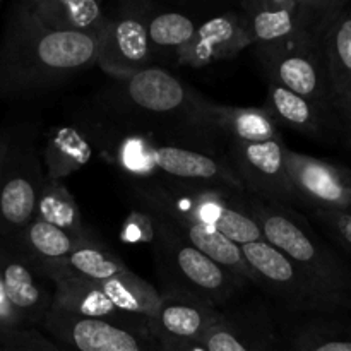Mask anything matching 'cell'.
<instances>
[{"label":"cell","mask_w":351,"mask_h":351,"mask_svg":"<svg viewBox=\"0 0 351 351\" xmlns=\"http://www.w3.org/2000/svg\"><path fill=\"white\" fill-rule=\"evenodd\" d=\"M206 96L167 69L112 75L95 99L93 119L149 134L202 153L226 156V143L204 108Z\"/></svg>","instance_id":"1"},{"label":"cell","mask_w":351,"mask_h":351,"mask_svg":"<svg viewBox=\"0 0 351 351\" xmlns=\"http://www.w3.org/2000/svg\"><path fill=\"white\" fill-rule=\"evenodd\" d=\"M99 33H57L12 10L0 41V98L41 95L98 62Z\"/></svg>","instance_id":"2"},{"label":"cell","mask_w":351,"mask_h":351,"mask_svg":"<svg viewBox=\"0 0 351 351\" xmlns=\"http://www.w3.org/2000/svg\"><path fill=\"white\" fill-rule=\"evenodd\" d=\"M82 125L91 134L99 156L125 180L195 182L247 192L228 156L202 153L149 134L117 129L93 117Z\"/></svg>","instance_id":"3"},{"label":"cell","mask_w":351,"mask_h":351,"mask_svg":"<svg viewBox=\"0 0 351 351\" xmlns=\"http://www.w3.org/2000/svg\"><path fill=\"white\" fill-rule=\"evenodd\" d=\"M127 194L139 209L209 226L237 245L264 240L249 209L247 192L195 182L127 180Z\"/></svg>","instance_id":"4"},{"label":"cell","mask_w":351,"mask_h":351,"mask_svg":"<svg viewBox=\"0 0 351 351\" xmlns=\"http://www.w3.org/2000/svg\"><path fill=\"white\" fill-rule=\"evenodd\" d=\"M247 202L267 243L351 305V266L315 232L304 213L249 192Z\"/></svg>","instance_id":"5"},{"label":"cell","mask_w":351,"mask_h":351,"mask_svg":"<svg viewBox=\"0 0 351 351\" xmlns=\"http://www.w3.org/2000/svg\"><path fill=\"white\" fill-rule=\"evenodd\" d=\"M144 213L153 228L154 264L163 288L194 295L218 308L232 305L249 288L237 274L180 239L163 216Z\"/></svg>","instance_id":"6"},{"label":"cell","mask_w":351,"mask_h":351,"mask_svg":"<svg viewBox=\"0 0 351 351\" xmlns=\"http://www.w3.org/2000/svg\"><path fill=\"white\" fill-rule=\"evenodd\" d=\"M259 288L287 315L351 314V305L319 283L266 240L240 245Z\"/></svg>","instance_id":"7"},{"label":"cell","mask_w":351,"mask_h":351,"mask_svg":"<svg viewBox=\"0 0 351 351\" xmlns=\"http://www.w3.org/2000/svg\"><path fill=\"white\" fill-rule=\"evenodd\" d=\"M254 51L267 81L304 96L338 119L322 33L305 31L288 41L254 47Z\"/></svg>","instance_id":"8"},{"label":"cell","mask_w":351,"mask_h":351,"mask_svg":"<svg viewBox=\"0 0 351 351\" xmlns=\"http://www.w3.org/2000/svg\"><path fill=\"white\" fill-rule=\"evenodd\" d=\"M45 180L41 149L33 134L10 132L0 170V239H14L33 221Z\"/></svg>","instance_id":"9"},{"label":"cell","mask_w":351,"mask_h":351,"mask_svg":"<svg viewBox=\"0 0 351 351\" xmlns=\"http://www.w3.org/2000/svg\"><path fill=\"white\" fill-rule=\"evenodd\" d=\"M350 5L346 0H249L240 5L254 47L288 41L305 31L324 33Z\"/></svg>","instance_id":"10"},{"label":"cell","mask_w":351,"mask_h":351,"mask_svg":"<svg viewBox=\"0 0 351 351\" xmlns=\"http://www.w3.org/2000/svg\"><path fill=\"white\" fill-rule=\"evenodd\" d=\"M226 156L247 192L267 202L302 209L288 170V146L281 139L266 143H228Z\"/></svg>","instance_id":"11"},{"label":"cell","mask_w":351,"mask_h":351,"mask_svg":"<svg viewBox=\"0 0 351 351\" xmlns=\"http://www.w3.org/2000/svg\"><path fill=\"white\" fill-rule=\"evenodd\" d=\"M151 7L144 2L123 3L120 10L108 16L99 31L96 67L112 75H123L149 67L154 58L149 41L147 19Z\"/></svg>","instance_id":"12"},{"label":"cell","mask_w":351,"mask_h":351,"mask_svg":"<svg viewBox=\"0 0 351 351\" xmlns=\"http://www.w3.org/2000/svg\"><path fill=\"white\" fill-rule=\"evenodd\" d=\"M204 345L209 351H285L276 308L261 300L221 308Z\"/></svg>","instance_id":"13"},{"label":"cell","mask_w":351,"mask_h":351,"mask_svg":"<svg viewBox=\"0 0 351 351\" xmlns=\"http://www.w3.org/2000/svg\"><path fill=\"white\" fill-rule=\"evenodd\" d=\"M62 351H158L147 332L101 319H86L50 308L43 326Z\"/></svg>","instance_id":"14"},{"label":"cell","mask_w":351,"mask_h":351,"mask_svg":"<svg viewBox=\"0 0 351 351\" xmlns=\"http://www.w3.org/2000/svg\"><path fill=\"white\" fill-rule=\"evenodd\" d=\"M0 291L21 328L41 329L53 305V283L5 239H0Z\"/></svg>","instance_id":"15"},{"label":"cell","mask_w":351,"mask_h":351,"mask_svg":"<svg viewBox=\"0 0 351 351\" xmlns=\"http://www.w3.org/2000/svg\"><path fill=\"white\" fill-rule=\"evenodd\" d=\"M288 170L302 213L312 208L351 213V168L288 147Z\"/></svg>","instance_id":"16"},{"label":"cell","mask_w":351,"mask_h":351,"mask_svg":"<svg viewBox=\"0 0 351 351\" xmlns=\"http://www.w3.org/2000/svg\"><path fill=\"white\" fill-rule=\"evenodd\" d=\"M254 47L249 23L240 7L225 10L199 23L191 43L178 57V64L202 69L221 60H230Z\"/></svg>","instance_id":"17"},{"label":"cell","mask_w":351,"mask_h":351,"mask_svg":"<svg viewBox=\"0 0 351 351\" xmlns=\"http://www.w3.org/2000/svg\"><path fill=\"white\" fill-rule=\"evenodd\" d=\"M219 311L221 308L194 295L163 288L160 291L156 314L149 322V335L153 341L171 339L204 343Z\"/></svg>","instance_id":"18"},{"label":"cell","mask_w":351,"mask_h":351,"mask_svg":"<svg viewBox=\"0 0 351 351\" xmlns=\"http://www.w3.org/2000/svg\"><path fill=\"white\" fill-rule=\"evenodd\" d=\"M276 315L285 351H351V314Z\"/></svg>","instance_id":"19"},{"label":"cell","mask_w":351,"mask_h":351,"mask_svg":"<svg viewBox=\"0 0 351 351\" xmlns=\"http://www.w3.org/2000/svg\"><path fill=\"white\" fill-rule=\"evenodd\" d=\"M12 10L29 23L57 33L96 34L108 19L96 0H29L17 3Z\"/></svg>","instance_id":"20"},{"label":"cell","mask_w":351,"mask_h":351,"mask_svg":"<svg viewBox=\"0 0 351 351\" xmlns=\"http://www.w3.org/2000/svg\"><path fill=\"white\" fill-rule=\"evenodd\" d=\"M47 278L53 283L55 293L53 305H51L53 308L77 315V317L101 319V321L117 322V324L132 326L149 335V331L141 328L129 315L123 314L96 281L65 276V274H50Z\"/></svg>","instance_id":"21"},{"label":"cell","mask_w":351,"mask_h":351,"mask_svg":"<svg viewBox=\"0 0 351 351\" xmlns=\"http://www.w3.org/2000/svg\"><path fill=\"white\" fill-rule=\"evenodd\" d=\"M264 110L269 113L278 127H288L312 139H322L332 129L341 130V123L335 115L324 112L315 103L276 82L267 81Z\"/></svg>","instance_id":"22"},{"label":"cell","mask_w":351,"mask_h":351,"mask_svg":"<svg viewBox=\"0 0 351 351\" xmlns=\"http://www.w3.org/2000/svg\"><path fill=\"white\" fill-rule=\"evenodd\" d=\"M95 153H98L95 141L82 123H62L51 127L41 147L47 178L64 182L89 165Z\"/></svg>","instance_id":"23"},{"label":"cell","mask_w":351,"mask_h":351,"mask_svg":"<svg viewBox=\"0 0 351 351\" xmlns=\"http://www.w3.org/2000/svg\"><path fill=\"white\" fill-rule=\"evenodd\" d=\"M38 269L45 274H65V276L82 278V280L110 281L132 276V271L125 266L122 259L99 239L86 240L75 247L74 252L53 263L36 264Z\"/></svg>","instance_id":"24"},{"label":"cell","mask_w":351,"mask_h":351,"mask_svg":"<svg viewBox=\"0 0 351 351\" xmlns=\"http://www.w3.org/2000/svg\"><path fill=\"white\" fill-rule=\"evenodd\" d=\"M204 108L226 143H266L281 139L276 125L264 106H233L204 99Z\"/></svg>","instance_id":"25"},{"label":"cell","mask_w":351,"mask_h":351,"mask_svg":"<svg viewBox=\"0 0 351 351\" xmlns=\"http://www.w3.org/2000/svg\"><path fill=\"white\" fill-rule=\"evenodd\" d=\"M322 48L339 119L351 93V3L324 29Z\"/></svg>","instance_id":"26"},{"label":"cell","mask_w":351,"mask_h":351,"mask_svg":"<svg viewBox=\"0 0 351 351\" xmlns=\"http://www.w3.org/2000/svg\"><path fill=\"white\" fill-rule=\"evenodd\" d=\"M86 240L93 239H79L58 226L34 218L19 235L10 239V242L34 264H45L64 259L69 254L74 252L79 243Z\"/></svg>","instance_id":"27"},{"label":"cell","mask_w":351,"mask_h":351,"mask_svg":"<svg viewBox=\"0 0 351 351\" xmlns=\"http://www.w3.org/2000/svg\"><path fill=\"white\" fill-rule=\"evenodd\" d=\"M34 218L58 226V228L65 230V232L72 233L79 239H95V237H98L84 223L81 208L75 202L71 191L65 187L64 182L48 180V178L45 180Z\"/></svg>","instance_id":"28"},{"label":"cell","mask_w":351,"mask_h":351,"mask_svg":"<svg viewBox=\"0 0 351 351\" xmlns=\"http://www.w3.org/2000/svg\"><path fill=\"white\" fill-rule=\"evenodd\" d=\"M199 23L191 14L178 12V10H153L147 19L149 41L153 45L154 55L158 51L171 55L178 60L182 51L194 38Z\"/></svg>","instance_id":"29"},{"label":"cell","mask_w":351,"mask_h":351,"mask_svg":"<svg viewBox=\"0 0 351 351\" xmlns=\"http://www.w3.org/2000/svg\"><path fill=\"white\" fill-rule=\"evenodd\" d=\"M304 215L308 219H314L326 237H329L351 259V213L312 208L304 211Z\"/></svg>","instance_id":"30"},{"label":"cell","mask_w":351,"mask_h":351,"mask_svg":"<svg viewBox=\"0 0 351 351\" xmlns=\"http://www.w3.org/2000/svg\"><path fill=\"white\" fill-rule=\"evenodd\" d=\"M0 351H62L41 329L0 326Z\"/></svg>","instance_id":"31"},{"label":"cell","mask_w":351,"mask_h":351,"mask_svg":"<svg viewBox=\"0 0 351 351\" xmlns=\"http://www.w3.org/2000/svg\"><path fill=\"white\" fill-rule=\"evenodd\" d=\"M158 351H209L204 343L171 341V339H156L154 341Z\"/></svg>","instance_id":"32"},{"label":"cell","mask_w":351,"mask_h":351,"mask_svg":"<svg viewBox=\"0 0 351 351\" xmlns=\"http://www.w3.org/2000/svg\"><path fill=\"white\" fill-rule=\"evenodd\" d=\"M339 123H341V130L346 134V137H348V141L351 143V93L345 108L339 113Z\"/></svg>","instance_id":"33"},{"label":"cell","mask_w":351,"mask_h":351,"mask_svg":"<svg viewBox=\"0 0 351 351\" xmlns=\"http://www.w3.org/2000/svg\"><path fill=\"white\" fill-rule=\"evenodd\" d=\"M9 139H10V132L0 130V170H2V163L7 153V146H9Z\"/></svg>","instance_id":"34"},{"label":"cell","mask_w":351,"mask_h":351,"mask_svg":"<svg viewBox=\"0 0 351 351\" xmlns=\"http://www.w3.org/2000/svg\"><path fill=\"white\" fill-rule=\"evenodd\" d=\"M0 7H2V2H0Z\"/></svg>","instance_id":"35"},{"label":"cell","mask_w":351,"mask_h":351,"mask_svg":"<svg viewBox=\"0 0 351 351\" xmlns=\"http://www.w3.org/2000/svg\"><path fill=\"white\" fill-rule=\"evenodd\" d=\"M350 144H351V143H350Z\"/></svg>","instance_id":"36"}]
</instances>
